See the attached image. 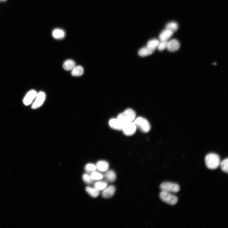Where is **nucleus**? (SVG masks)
<instances>
[{"label": "nucleus", "instance_id": "obj_19", "mask_svg": "<svg viewBox=\"0 0 228 228\" xmlns=\"http://www.w3.org/2000/svg\"><path fill=\"white\" fill-rule=\"evenodd\" d=\"M53 36L55 39H61L65 36V33L63 30L59 29L54 30L53 32Z\"/></svg>", "mask_w": 228, "mask_h": 228}, {"label": "nucleus", "instance_id": "obj_7", "mask_svg": "<svg viewBox=\"0 0 228 228\" xmlns=\"http://www.w3.org/2000/svg\"><path fill=\"white\" fill-rule=\"evenodd\" d=\"M35 100L32 106L33 109H36L41 107L44 104L46 99V95L43 92L37 93Z\"/></svg>", "mask_w": 228, "mask_h": 228}, {"label": "nucleus", "instance_id": "obj_24", "mask_svg": "<svg viewBox=\"0 0 228 228\" xmlns=\"http://www.w3.org/2000/svg\"><path fill=\"white\" fill-rule=\"evenodd\" d=\"M222 170L224 172H228V159L226 158L223 160L220 163Z\"/></svg>", "mask_w": 228, "mask_h": 228}, {"label": "nucleus", "instance_id": "obj_26", "mask_svg": "<svg viewBox=\"0 0 228 228\" xmlns=\"http://www.w3.org/2000/svg\"><path fill=\"white\" fill-rule=\"evenodd\" d=\"M82 179L84 182L88 184H91L93 180L91 178V175L85 173L82 176Z\"/></svg>", "mask_w": 228, "mask_h": 228}, {"label": "nucleus", "instance_id": "obj_8", "mask_svg": "<svg viewBox=\"0 0 228 228\" xmlns=\"http://www.w3.org/2000/svg\"><path fill=\"white\" fill-rule=\"evenodd\" d=\"M36 92L34 90H31L25 96L23 99V103L26 106L30 105L35 99L37 95Z\"/></svg>", "mask_w": 228, "mask_h": 228}, {"label": "nucleus", "instance_id": "obj_17", "mask_svg": "<svg viewBox=\"0 0 228 228\" xmlns=\"http://www.w3.org/2000/svg\"><path fill=\"white\" fill-rule=\"evenodd\" d=\"M84 70L83 68L81 66H75L72 70L71 75L73 77H79L83 74Z\"/></svg>", "mask_w": 228, "mask_h": 228}, {"label": "nucleus", "instance_id": "obj_20", "mask_svg": "<svg viewBox=\"0 0 228 228\" xmlns=\"http://www.w3.org/2000/svg\"><path fill=\"white\" fill-rule=\"evenodd\" d=\"M154 52L147 47H144L139 50L138 54L139 56L145 57L151 55Z\"/></svg>", "mask_w": 228, "mask_h": 228}, {"label": "nucleus", "instance_id": "obj_27", "mask_svg": "<svg viewBox=\"0 0 228 228\" xmlns=\"http://www.w3.org/2000/svg\"><path fill=\"white\" fill-rule=\"evenodd\" d=\"M168 41H161L159 42L157 48L160 51H163L166 48H167Z\"/></svg>", "mask_w": 228, "mask_h": 228}, {"label": "nucleus", "instance_id": "obj_18", "mask_svg": "<svg viewBox=\"0 0 228 228\" xmlns=\"http://www.w3.org/2000/svg\"><path fill=\"white\" fill-rule=\"evenodd\" d=\"M159 43V41L157 40H151L148 42L146 47L154 52L157 48Z\"/></svg>", "mask_w": 228, "mask_h": 228}, {"label": "nucleus", "instance_id": "obj_11", "mask_svg": "<svg viewBox=\"0 0 228 228\" xmlns=\"http://www.w3.org/2000/svg\"><path fill=\"white\" fill-rule=\"evenodd\" d=\"M116 191V188L115 186L111 185L107 187L103 191L102 193L103 197L105 198L108 199L112 197L115 194Z\"/></svg>", "mask_w": 228, "mask_h": 228}, {"label": "nucleus", "instance_id": "obj_13", "mask_svg": "<svg viewBox=\"0 0 228 228\" xmlns=\"http://www.w3.org/2000/svg\"><path fill=\"white\" fill-rule=\"evenodd\" d=\"M173 34V32L166 29L161 33L159 36V39L161 41H168Z\"/></svg>", "mask_w": 228, "mask_h": 228}, {"label": "nucleus", "instance_id": "obj_2", "mask_svg": "<svg viewBox=\"0 0 228 228\" xmlns=\"http://www.w3.org/2000/svg\"><path fill=\"white\" fill-rule=\"evenodd\" d=\"M136 116V113L133 109H128L119 114L117 118L125 124L133 122L135 120Z\"/></svg>", "mask_w": 228, "mask_h": 228}, {"label": "nucleus", "instance_id": "obj_6", "mask_svg": "<svg viewBox=\"0 0 228 228\" xmlns=\"http://www.w3.org/2000/svg\"><path fill=\"white\" fill-rule=\"evenodd\" d=\"M137 128V126L134 122H132L124 124L122 130L125 135L130 136L135 133Z\"/></svg>", "mask_w": 228, "mask_h": 228}, {"label": "nucleus", "instance_id": "obj_5", "mask_svg": "<svg viewBox=\"0 0 228 228\" xmlns=\"http://www.w3.org/2000/svg\"><path fill=\"white\" fill-rule=\"evenodd\" d=\"M160 197L162 201L172 205H175L178 201V198L176 196L170 193L163 191L160 193Z\"/></svg>", "mask_w": 228, "mask_h": 228}, {"label": "nucleus", "instance_id": "obj_9", "mask_svg": "<svg viewBox=\"0 0 228 228\" xmlns=\"http://www.w3.org/2000/svg\"><path fill=\"white\" fill-rule=\"evenodd\" d=\"M110 126L112 129L118 130H121L124 124L117 118L112 119L109 122Z\"/></svg>", "mask_w": 228, "mask_h": 228}, {"label": "nucleus", "instance_id": "obj_16", "mask_svg": "<svg viewBox=\"0 0 228 228\" xmlns=\"http://www.w3.org/2000/svg\"><path fill=\"white\" fill-rule=\"evenodd\" d=\"M86 191L89 195L93 198L97 197L99 194V191L95 188L87 187Z\"/></svg>", "mask_w": 228, "mask_h": 228}, {"label": "nucleus", "instance_id": "obj_21", "mask_svg": "<svg viewBox=\"0 0 228 228\" xmlns=\"http://www.w3.org/2000/svg\"><path fill=\"white\" fill-rule=\"evenodd\" d=\"M94 187L100 191H103L108 186L107 182L105 181H98L94 184Z\"/></svg>", "mask_w": 228, "mask_h": 228}, {"label": "nucleus", "instance_id": "obj_22", "mask_svg": "<svg viewBox=\"0 0 228 228\" xmlns=\"http://www.w3.org/2000/svg\"><path fill=\"white\" fill-rule=\"evenodd\" d=\"M91 176L93 180H100L102 179L104 177L102 174L95 171L92 172Z\"/></svg>", "mask_w": 228, "mask_h": 228}, {"label": "nucleus", "instance_id": "obj_14", "mask_svg": "<svg viewBox=\"0 0 228 228\" xmlns=\"http://www.w3.org/2000/svg\"><path fill=\"white\" fill-rule=\"evenodd\" d=\"M106 180L109 182H115L116 179V174L112 170L107 171L104 175Z\"/></svg>", "mask_w": 228, "mask_h": 228}, {"label": "nucleus", "instance_id": "obj_1", "mask_svg": "<svg viewBox=\"0 0 228 228\" xmlns=\"http://www.w3.org/2000/svg\"><path fill=\"white\" fill-rule=\"evenodd\" d=\"M205 161L207 168L211 170L217 169L221 163L219 156L213 153L207 155L205 157Z\"/></svg>", "mask_w": 228, "mask_h": 228}, {"label": "nucleus", "instance_id": "obj_23", "mask_svg": "<svg viewBox=\"0 0 228 228\" xmlns=\"http://www.w3.org/2000/svg\"><path fill=\"white\" fill-rule=\"evenodd\" d=\"M178 28V24L175 22H171L167 24L166 29L174 32L177 30Z\"/></svg>", "mask_w": 228, "mask_h": 228}, {"label": "nucleus", "instance_id": "obj_3", "mask_svg": "<svg viewBox=\"0 0 228 228\" xmlns=\"http://www.w3.org/2000/svg\"><path fill=\"white\" fill-rule=\"evenodd\" d=\"M160 188L162 191L168 193H176L180 191V187L177 184L169 182H165L162 184Z\"/></svg>", "mask_w": 228, "mask_h": 228}, {"label": "nucleus", "instance_id": "obj_4", "mask_svg": "<svg viewBox=\"0 0 228 228\" xmlns=\"http://www.w3.org/2000/svg\"><path fill=\"white\" fill-rule=\"evenodd\" d=\"M133 122L137 127L142 132L147 133L150 131V125L146 119L143 117H139L135 120Z\"/></svg>", "mask_w": 228, "mask_h": 228}, {"label": "nucleus", "instance_id": "obj_25", "mask_svg": "<svg viewBox=\"0 0 228 228\" xmlns=\"http://www.w3.org/2000/svg\"><path fill=\"white\" fill-rule=\"evenodd\" d=\"M86 171L87 172H91L94 171L97 169L95 165L92 163H88L86 165L85 167Z\"/></svg>", "mask_w": 228, "mask_h": 228}, {"label": "nucleus", "instance_id": "obj_12", "mask_svg": "<svg viewBox=\"0 0 228 228\" xmlns=\"http://www.w3.org/2000/svg\"><path fill=\"white\" fill-rule=\"evenodd\" d=\"M97 169L100 171L105 172L107 171L109 168L108 163L105 161L101 160L98 161L96 163Z\"/></svg>", "mask_w": 228, "mask_h": 228}, {"label": "nucleus", "instance_id": "obj_10", "mask_svg": "<svg viewBox=\"0 0 228 228\" xmlns=\"http://www.w3.org/2000/svg\"><path fill=\"white\" fill-rule=\"evenodd\" d=\"M180 47L179 42L175 39H173L168 42L167 49L170 52H175L178 50Z\"/></svg>", "mask_w": 228, "mask_h": 228}, {"label": "nucleus", "instance_id": "obj_15", "mask_svg": "<svg viewBox=\"0 0 228 228\" xmlns=\"http://www.w3.org/2000/svg\"><path fill=\"white\" fill-rule=\"evenodd\" d=\"M75 62L70 59L66 61L63 65V67L65 70L70 71L72 70L75 66Z\"/></svg>", "mask_w": 228, "mask_h": 228}, {"label": "nucleus", "instance_id": "obj_28", "mask_svg": "<svg viewBox=\"0 0 228 228\" xmlns=\"http://www.w3.org/2000/svg\"><path fill=\"white\" fill-rule=\"evenodd\" d=\"M6 0H0V1H6Z\"/></svg>", "mask_w": 228, "mask_h": 228}]
</instances>
